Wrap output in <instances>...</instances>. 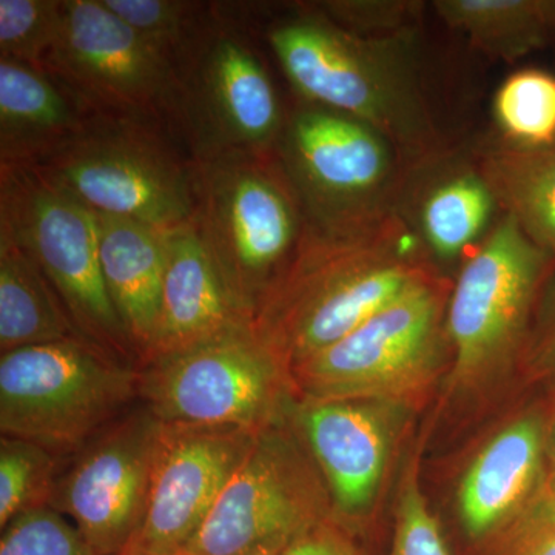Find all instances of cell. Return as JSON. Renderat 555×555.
<instances>
[{"label":"cell","instance_id":"cell-13","mask_svg":"<svg viewBox=\"0 0 555 555\" xmlns=\"http://www.w3.org/2000/svg\"><path fill=\"white\" fill-rule=\"evenodd\" d=\"M555 258L503 215L467 257L447 312L454 378L474 383L506 363L521 345Z\"/></svg>","mask_w":555,"mask_h":555},{"label":"cell","instance_id":"cell-18","mask_svg":"<svg viewBox=\"0 0 555 555\" xmlns=\"http://www.w3.org/2000/svg\"><path fill=\"white\" fill-rule=\"evenodd\" d=\"M546 418L520 416L500 430L467 467L459 491L463 528L474 539L499 534L540 491Z\"/></svg>","mask_w":555,"mask_h":555},{"label":"cell","instance_id":"cell-33","mask_svg":"<svg viewBox=\"0 0 555 555\" xmlns=\"http://www.w3.org/2000/svg\"><path fill=\"white\" fill-rule=\"evenodd\" d=\"M281 555H367L352 534L335 520L324 518L295 537Z\"/></svg>","mask_w":555,"mask_h":555},{"label":"cell","instance_id":"cell-15","mask_svg":"<svg viewBox=\"0 0 555 555\" xmlns=\"http://www.w3.org/2000/svg\"><path fill=\"white\" fill-rule=\"evenodd\" d=\"M255 434L236 427L163 423L144 518L120 555L181 554L206 521Z\"/></svg>","mask_w":555,"mask_h":555},{"label":"cell","instance_id":"cell-31","mask_svg":"<svg viewBox=\"0 0 555 555\" xmlns=\"http://www.w3.org/2000/svg\"><path fill=\"white\" fill-rule=\"evenodd\" d=\"M389 555H451L414 474L398 500L396 535Z\"/></svg>","mask_w":555,"mask_h":555},{"label":"cell","instance_id":"cell-14","mask_svg":"<svg viewBox=\"0 0 555 555\" xmlns=\"http://www.w3.org/2000/svg\"><path fill=\"white\" fill-rule=\"evenodd\" d=\"M163 423L144 404L109 423L61 470L50 506L100 555H120L147 507Z\"/></svg>","mask_w":555,"mask_h":555},{"label":"cell","instance_id":"cell-19","mask_svg":"<svg viewBox=\"0 0 555 555\" xmlns=\"http://www.w3.org/2000/svg\"><path fill=\"white\" fill-rule=\"evenodd\" d=\"M98 116L46 68L0 60V166H39Z\"/></svg>","mask_w":555,"mask_h":555},{"label":"cell","instance_id":"cell-17","mask_svg":"<svg viewBox=\"0 0 555 555\" xmlns=\"http://www.w3.org/2000/svg\"><path fill=\"white\" fill-rule=\"evenodd\" d=\"M251 324L254 318L230 288L195 219L167 230L158 324L141 364Z\"/></svg>","mask_w":555,"mask_h":555},{"label":"cell","instance_id":"cell-10","mask_svg":"<svg viewBox=\"0 0 555 555\" xmlns=\"http://www.w3.org/2000/svg\"><path fill=\"white\" fill-rule=\"evenodd\" d=\"M447 337L443 288L429 276L292 369V386L302 398L400 400L427 385Z\"/></svg>","mask_w":555,"mask_h":555},{"label":"cell","instance_id":"cell-20","mask_svg":"<svg viewBox=\"0 0 555 555\" xmlns=\"http://www.w3.org/2000/svg\"><path fill=\"white\" fill-rule=\"evenodd\" d=\"M94 221L105 287L139 366L147 357L158 324L166 232L102 214H94Z\"/></svg>","mask_w":555,"mask_h":555},{"label":"cell","instance_id":"cell-25","mask_svg":"<svg viewBox=\"0 0 555 555\" xmlns=\"http://www.w3.org/2000/svg\"><path fill=\"white\" fill-rule=\"evenodd\" d=\"M492 109L506 144L525 149L555 144V76L545 69H518L507 76Z\"/></svg>","mask_w":555,"mask_h":555},{"label":"cell","instance_id":"cell-21","mask_svg":"<svg viewBox=\"0 0 555 555\" xmlns=\"http://www.w3.org/2000/svg\"><path fill=\"white\" fill-rule=\"evenodd\" d=\"M73 338L83 337L50 281L16 241L0 232V352Z\"/></svg>","mask_w":555,"mask_h":555},{"label":"cell","instance_id":"cell-16","mask_svg":"<svg viewBox=\"0 0 555 555\" xmlns=\"http://www.w3.org/2000/svg\"><path fill=\"white\" fill-rule=\"evenodd\" d=\"M374 400L301 398L294 415L335 516L366 514L385 476L392 423Z\"/></svg>","mask_w":555,"mask_h":555},{"label":"cell","instance_id":"cell-4","mask_svg":"<svg viewBox=\"0 0 555 555\" xmlns=\"http://www.w3.org/2000/svg\"><path fill=\"white\" fill-rule=\"evenodd\" d=\"M204 243L251 318L297 254L306 222L291 182L269 155L193 163Z\"/></svg>","mask_w":555,"mask_h":555},{"label":"cell","instance_id":"cell-26","mask_svg":"<svg viewBox=\"0 0 555 555\" xmlns=\"http://www.w3.org/2000/svg\"><path fill=\"white\" fill-rule=\"evenodd\" d=\"M60 460V455L38 443L2 436L0 529L28 511L50 506L61 474Z\"/></svg>","mask_w":555,"mask_h":555},{"label":"cell","instance_id":"cell-32","mask_svg":"<svg viewBox=\"0 0 555 555\" xmlns=\"http://www.w3.org/2000/svg\"><path fill=\"white\" fill-rule=\"evenodd\" d=\"M496 535L495 555H555V495L540 491Z\"/></svg>","mask_w":555,"mask_h":555},{"label":"cell","instance_id":"cell-5","mask_svg":"<svg viewBox=\"0 0 555 555\" xmlns=\"http://www.w3.org/2000/svg\"><path fill=\"white\" fill-rule=\"evenodd\" d=\"M273 153L309 228L352 232L398 211L406 167L389 139L352 116L301 102Z\"/></svg>","mask_w":555,"mask_h":555},{"label":"cell","instance_id":"cell-3","mask_svg":"<svg viewBox=\"0 0 555 555\" xmlns=\"http://www.w3.org/2000/svg\"><path fill=\"white\" fill-rule=\"evenodd\" d=\"M139 400V367L86 338L0 356V430L60 456L79 449Z\"/></svg>","mask_w":555,"mask_h":555},{"label":"cell","instance_id":"cell-7","mask_svg":"<svg viewBox=\"0 0 555 555\" xmlns=\"http://www.w3.org/2000/svg\"><path fill=\"white\" fill-rule=\"evenodd\" d=\"M38 167L94 214L163 232L195 219V167L155 124L94 116Z\"/></svg>","mask_w":555,"mask_h":555},{"label":"cell","instance_id":"cell-36","mask_svg":"<svg viewBox=\"0 0 555 555\" xmlns=\"http://www.w3.org/2000/svg\"><path fill=\"white\" fill-rule=\"evenodd\" d=\"M283 551H272V550H264V551H258V553L248 554V555H281Z\"/></svg>","mask_w":555,"mask_h":555},{"label":"cell","instance_id":"cell-22","mask_svg":"<svg viewBox=\"0 0 555 555\" xmlns=\"http://www.w3.org/2000/svg\"><path fill=\"white\" fill-rule=\"evenodd\" d=\"M476 167L503 215L555 258V144L525 149L500 142L481 150Z\"/></svg>","mask_w":555,"mask_h":555},{"label":"cell","instance_id":"cell-23","mask_svg":"<svg viewBox=\"0 0 555 555\" xmlns=\"http://www.w3.org/2000/svg\"><path fill=\"white\" fill-rule=\"evenodd\" d=\"M496 208L477 167H460L438 175L423 193L415 230L429 255L455 261L488 235Z\"/></svg>","mask_w":555,"mask_h":555},{"label":"cell","instance_id":"cell-34","mask_svg":"<svg viewBox=\"0 0 555 555\" xmlns=\"http://www.w3.org/2000/svg\"><path fill=\"white\" fill-rule=\"evenodd\" d=\"M532 360L540 372L555 375V286L547 299L540 326L537 328Z\"/></svg>","mask_w":555,"mask_h":555},{"label":"cell","instance_id":"cell-27","mask_svg":"<svg viewBox=\"0 0 555 555\" xmlns=\"http://www.w3.org/2000/svg\"><path fill=\"white\" fill-rule=\"evenodd\" d=\"M62 0H0V60L43 68L60 39Z\"/></svg>","mask_w":555,"mask_h":555},{"label":"cell","instance_id":"cell-1","mask_svg":"<svg viewBox=\"0 0 555 555\" xmlns=\"http://www.w3.org/2000/svg\"><path fill=\"white\" fill-rule=\"evenodd\" d=\"M426 255L400 210L352 232L308 225L286 272L259 306L255 331L291 372L429 278Z\"/></svg>","mask_w":555,"mask_h":555},{"label":"cell","instance_id":"cell-35","mask_svg":"<svg viewBox=\"0 0 555 555\" xmlns=\"http://www.w3.org/2000/svg\"><path fill=\"white\" fill-rule=\"evenodd\" d=\"M542 492L555 495V411L550 418H546L545 470H543Z\"/></svg>","mask_w":555,"mask_h":555},{"label":"cell","instance_id":"cell-28","mask_svg":"<svg viewBox=\"0 0 555 555\" xmlns=\"http://www.w3.org/2000/svg\"><path fill=\"white\" fill-rule=\"evenodd\" d=\"M102 3L173 62L207 11L199 3L178 0H102Z\"/></svg>","mask_w":555,"mask_h":555},{"label":"cell","instance_id":"cell-6","mask_svg":"<svg viewBox=\"0 0 555 555\" xmlns=\"http://www.w3.org/2000/svg\"><path fill=\"white\" fill-rule=\"evenodd\" d=\"M175 67V129L192 163L273 153L287 113L261 57L229 17L207 9Z\"/></svg>","mask_w":555,"mask_h":555},{"label":"cell","instance_id":"cell-9","mask_svg":"<svg viewBox=\"0 0 555 555\" xmlns=\"http://www.w3.org/2000/svg\"><path fill=\"white\" fill-rule=\"evenodd\" d=\"M291 372L251 326L139 366V400L166 425L258 433L280 420Z\"/></svg>","mask_w":555,"mask_h":555},{"label":"cell","instance_id":"cell-8","mask_svg":"<svg viewBox=\"0 0 555 555\" xmlns=\"http://www.w3.org/2000/svg\"><path fill=\"white\" fill-rule=\"evenodd\" d=\"M0 232L35 259L83 338L138 366L105 287L90 208L38 166H0Z\"/></svg>","mask_w":555,"mask_h":555},{"label":"cell","instance_id":"cell-12","mask_svg":"<svg viewBox=\"0 0 555 555\" xmlns=\"http://www.w3.org/2000/svg\"><path fill=\"white\" fill-rule=\"evenodd\" d=\"M62 28L43 68L98 116L175 127V62L142 39L102 0H62Z\"/></svg>","mask_w":555,"mask_h":555},{"label":"cell","instance_id":"cell-29","mask_svg":"<svg viewBox=\"0 0 555 555\" xmlns=\"http://www.w3.org/2000/svg\"><path fill=\"white\" fill-rule=\"evenodd\" d=\"M0 555H100L75 525L51 506L14 518L2 529Z\"/></svg>","mask_w":555,"mask_h":555},{"label":"cell","instance_id":"cell-11","mask_svg":"<svg viewBox=\"0 0 555 555\" xmlns=\"http://www.w3.org/2000/svg\"><path fill=\"white\" fill-rule=\"evenodd\" d=\"M313 463L280 420L262 427L179 555L284 551L310 526L332 517L331 495Z\"/></svg>","mask_w":555,"mask_h":555},{"label":"cell","instance_id":"cell-24","mask_svg":"<svg viewBox=\"0 0 555 555\" xmlns=\"http://www.w3.org/2000/svg\"><path fill=\"white\" fill-rule=\"evenodd\" d=\"M438 17L478 50L514 62L555 39V0H437Z\"/></svg>","mask_w":555,"mask_h":555},{"label":"cell","instance_id":"cell-2","mask_svg":"<svg viewBox=\"0 0 555 555\" xmlns=\"http://www.w3.org/2000/svg\"><path fill=\"white\" fill-rule=\"evenodd\" d=\"M270 49L301 102L352 116L392 142L408 171L443 159L416 65L415 31L363 38L317 7L272 22Z\"/></svg>","mask_w":555,"mask_h":555},{"label":"cell","instance_id":"cell-30","mask_svg":"<svg viewBox=\"0 0 555 555\" xmlns=\"http://www.w3.org/2000/svg\"><path fill=\"white\" fill-rule=\"evenodd\" d=\"M317 9L338 27L363 38H390L415 30L422 2L401 0H328Z\"/></svg>","mask_w":555,"mask_h":555}]
</instances>
